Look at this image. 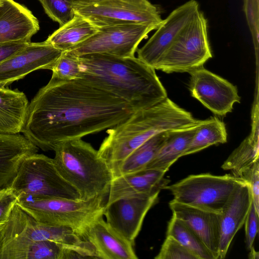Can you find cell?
<instances>
[{"instance_id":"cell-38","label":"cell","mask_w":259,"mask_h":259,"mask_svg":"<svg viewBox=\"0 0 259 259\" xmlns=\"http://www.w3.org/2000/svg\"><path fill=\"white\" fill-rule=\"evenodd\" d=\"M100 0H72L73 3L80 4V3H88L93 2Z\"/></svg>"},{"instance_id":"cell-7","label":"cell","mask_w":259,"mask_h":259,"mask_svg":"<svg viewBox=\"0 0 259 259\" xmlns=\"http://www.w3.org/2000/svg\"><path fill=\"white\" fill-rule=\"evenodd\" d=\"M211 58L207 20L199 10L164 54L155 70L167 73L189 72L203 66Z\"/></svg>"},{"instance_id":"cell-35","label":"cell","mask_w":259,"mask_h":259,"mask_svg":"<svg viewBox=\"0 0 259 259\" xmlns=\"http://www.w3.org/2000/svg\"><path fill=\"white\" fill-rule=\"evenodd\" d=\"M18 196L10 186L0 190V225L8 220Z\"/></svg>"},{"instance_id":"cell-24","label":"cell","mask_w":259,"mask_h":259,"mask_svg":"<svg viewBox=\"0 0 259 259\" xmlns=\"http://www.w3.org/2000/svg\"><path fill=\"white\" fill-rule=\"evenodd\" d=\"M199 124L168 131L162 145L146 168L159 169L166 172L174 163L183 156Z\"/></svg>"},{"instance_id":"cell-29","label":"cell","mask_w":259,"mask_h":259,"mask_svg":"<svg viewBox=\"0 0 259 259\" xmlns=\"http://www.w3.org/2000/svg\"><path fill=\"white\" fill-rule=\"evenodd\" d=\"M166 235L175 238L198 259H214L200 238L183 222L173 215L168 224Z\"/></svg>"},{"instance_id":"cell-15","label":"cell","mask_w":259,"mask_h":259,"mask_svg":"<svg viewBox=\"0 0 259 259\" xmlns=\"http://www.w3.org/2000/svg\"><path fill=\"white\" fill-rule=\"evenodd\" d=\"M159 193L120 198L106 204L103 212L106 222L115 232L135 245L144 218L157 202Z\"/></svg>"},{"instance_id":"cell-26","label":"cell","mask_w":259,"mask_h":259,"mask_svg":"<svg viewBox=\"0 0 259 259\" xmlns=\"http://www.w3.org/2000/svg\"><path fill=\"white\" fill-rule=\"evenodd\" d=\"M227 141L224 122L216 116L201 120L183 156L199 152L208 147Z\"/></svg>"},{"instance_id":"cell-19","label":"cell","mask_w":259,"mask_h":259,"mask_svg":"<svg viewBox=\"0 0 259 259\" xmlns=\"http://www.w3.org/2000/svg\"><path fill=\"white\" fill-rule=\"evenodd\" d=\"M37 18L14 0L0 1V43L30 42L39 30Z\"/></svg>"},{"instance_id":"cell-31","label":"cell","mask_w":259,"mask_h":259,"mask_svg":"<svg viewBox=\"0 0 259 259\" xmlns=\"http://www.w3.org/2000/svg\"><path fill=\"white\" fill-rule=\"evenodd\" d=\"M45 13L60 26L70 21L75 16L72 0H38Z\"/></svg>"},{"instance_id":"cell-22","label":"cell","mask_w":259,"mask_h":259,"mask_svg":"<svg viewBox=\"0 0 259 259\" xmlns=\"http://www.w3.org/2000/svg\"><path fill=\"white\" fill-rule=\"evenodd\" d=\"M38 149L19 133L0 134V190L11 186L22 161Z\"/></svg>"},{"instance_id":"cell-2","label":"cell","mask_w":259,"mask_h":259,"mask_svg":"<svg viewBox=\"0 0 259 259\" xmlns=\"http://www.w3.org/2000/svg\"><path fill=\"white\" fill-rule=\"evenodd\" d=\"M78 58L79 78L124 100L136 110L167 98L155 70L135 56L121 58L95 53Z\"/></svg>"},{"instance_id":"cell-21","label":"cell","mask_w":259,"mask_h":259,"mask_svg":"<svg viewBox=\"0 0 259 259\" xmlns=\"http://www.w3.org/2000/svg\"><path fill=\"white\" fill-rule=\"evenodd\" d=\"M63 252L62 244L56 242L33 241L2 232L0 259H60Z\"/></svg>"},{"instance_id":"cell-27","label":"cell","mask_w":259,"mask_h":259,"mask_svg":"<svg viewBox=\"0 0 259 259\" xmlns=\"http://www.w3.org/2000/svg\"><path fill=\"white\" fill-rule=\"evenodd\" d=\"M168 132L154 136L133 151L120 164L114 177L145 169L162 145Z\"/></svg>"},{"instance_id":"cell-20","label":"cell","mask_w":259,"mask_h":259,"mask_svg":"<svg viewBox=\"0 0 259 259\" xmlns=\"http://www.w3.org/2000/svg\"><path fill=\"white\" fill-rule=\"evenodd\" d=\"M101 215L88 227L84 239L94 247L97 257L103 259H137L134 245L115 232Z\"/></svg>"},{"instance_id":"cell-13","label":"cell","mask_w":259,"mask_h":259,"mask_svg":"<svg viewBox=\"0 0 259 259\" xmlns=\"http://www.w3.org/2000/svg\"><path fill=\"white\" fill-rule=\"evenodd\" d=\"M188 73L191 96L214 114L224 116L240 102L236 86L203 66Z\"/></svg>"},{"instance_id":"cell-30","label":"cell","mask_w":259,"mask_h":259,"mask_svg":"<svg viewBox=\"0 0 259 259\" xmlns=\"http://www.w3.org/2000/svg\"><path fill=\"white\" fill-rule=\"evenodd\" d=\"M51 70L52 76L59 79L71 80L79 78L80 70L78 56L69 51H63Z\"/></svg>"},{"instance_id":"cell-28","label":"cell","mask_w":259,"mask_h":259,"mask_svg":"<svg viewBox=\"0 0 259 259\" xmlns=\"http://www.w3.org/2000/svg\"><path fill=\"white\" fill-rule=\"evenodd\" d=\"M258 160V126L235 149L222 165L224 170L232 172L245 168Z\"/></svg>"},{"instance_id":"cell-39","label":"cell","mask_w":259,"mask_h":259,"mask_svg":"<svg viewBox=\"0 0 259 259\" xmlns=\"http://www.w3.org/2000/svg\"><path fill=\"white\" fill-rule=\"evenodd\" d=\"M4 224L0 225V241L2 238Z\"/></svg>"},{"instance_id":"cell-36","label":"cell","mask_w":259,"mask_h":259,"mask_svg":"<svg viewBox=\"0 0 259 259\" xmlns=\"http://www.w3.org/2000/svg\"><path fill=\"white\" fill-rule=\"evenodd\" d=\"M29 42L16 41L0 43V63L24 48Z\"/></svg>"},{"instance_id":"cell-6","label":"cell","mask_w":259,"mask_h":259,"mask_svg":"<svg viewBox=\"0 0 259 259\" xmlns=\"http://www.w3.org/2000/svg\"><path fill=\"white\" fill-rule=\"evenodd\" d=\"M10 187L17 196L81 199L77 191L59 174L53 158L37 153L22 161Z\"/></svg>"},{"instance_id":"cell-9","label":"cell","mask_w":259,"mask_h":259,"mask_svg":"<svg viewBox=\"0 0 259 259\" xmlns=\"http://www.w3.org/2000/svg\"><path fill=\"white\" fill-rule=\"evenodd\" d=\"M75 13L97 28L121 24H150L162 22L158 9L148 0H100L73 3Z\"/></svg>"},{"instance_id":"cell-34","label":"cell","mask_w":259,"mask_h":259,"mask_svg":"<svg viewBox=\"0 0 259 259\" xmlns=\"http://www.w3.org/2000/svg\"><path fill=\"white\" fill-rule=\"evenodd\" d=\"M258 217L259 213L252 201L244 222L246 244L249 250L253 248L254 241L258 231Z\"/></svg>"},{"instance_id":"cell-32","label":"cell","mask_w":259,"mask_h":259,"mask_svg":"<svg viewBox=\"0 0 259 259\" xmlns=\"http://www.w3.org/2000/svg\"><path fill=\"white\" fill-rule=\"evenodd\" d=\"M235 177L242 180L248 185L256 211L259 213V162L256 161L252 164L238 171L232 172Z\"/></svg>"},{"instance_id":"cell-40","label":"cell","mask_w":259,"mask_h":259,"mask_svg":"<svg viewBox=\"0 0 259 259\" xmlns=\"http://www.w3.org/2000/svg\"><path fill=\"white\" fill-rule=\"evenodd\" d=\"M1 1V0H0Z\"/></svg>"},{"instance_id":"cell-23","label":"cell","mask_w":259,"mask_h":259,"mask_svg":"<svg viewBox=\"0 0 259 259\" xmlns=\"http://www.w3.org/2000/svg\"><path fill=\"white\" fill-rule=\"evenodd\" d=\"M29 104L23 92L0 87V134L22 132Z\"/></svg>"},{"instance_id":"cell-37","label":"cell","mask_w":259,"mask_h":259,"mask_svg":"<svg viewBox=\"0 0 259 259\" xmlns=\"http://www.w3.org/2000/svg\"><path fill=\"white\" fill-rule=\"evenodd\" d=\"M248 257L250 259H258L259 253L258 251H256L253 247L249 250Z\"/></svg>"},{"instance_id":"cell-8","label":"cell","mask_w":259,"mask_h":259,"mask_svg":"<svg viewBox=\"0 0 259 259\" xmlns=\"http://www.w3.org/2000/svg\"><path fill=\"white\" fill-rule=\"evenodd\" d=\"M245 183L233 175H192L163 189L169 191L180 203L221 213L235 189Z\"/></svg>"},{"instance_id":"cell-16","label":"cell","mask_w":259,"mask_h":259,"mask_svg":"<svg viewBox=\"0 0 259 259\" xmlns=\"http://www.w3.org/2000/svg\"><path fill=\"white\" fill-rule=\"evenodd\" d=\"M172 215L186 224L218 259L221 236V213L179 202L169 203Z\"/></svg>"},{"instance_id":"cell-3","label":"cell","mask_w":259,"mask_h":259,"mask_svg":"<svg viewBox=\"0 0 259 259\" xmlns=\"http://www.w3.org/2000/svg\"><path fill=\"white\" fill-rule=\"evenodd\" d=\"M200 120L168 98L135 111L121 123L107 130L108 136L98 150L113 177L122 162L154 136L164 132L198 124Z\"/></svg>"},{"instance_id":"cell-1","label":"cell","mask_w":259,"mask_h":259,"mask_svg":"<svg viewBox=\"0 0 259 259\" xmlns=\"http://www.w3.org/2000/svg\"><path fill=\"white\" fill-rule=\"evenodd\" d=\"M136 111L124 100L81 78L52 76L29 103L22 133L43 151H54L61 142L107 130Z\"/></svg>"},{"instance_id":"cell-14","label":"cell","mask_w":259,"mask_h":259,"mask_svg":"<svg viewBox=\"0 0 259 259\" xmlns=\"http://www.w3.org/2000/svg\"><path fill=\"white\" fill-rule=\"evenodd\" d=\"M62 52L46 40L29 42L0 63V87H5L36 70H51Z\"/></svg>"},{"instance_id":"cell-33","label":"cell","mask_w":259,"mask_h":259,"mask_svg":"<svg viewBox=\"0 0 259 259\" xmlns=\"http://www.w3.org/2000/svg\"><path fill=\"white\" fill-rule=\"evenodd\" d=\"M155 259H198L197 256L169 235L166 237Z\"/></svg>"},{"instance_id":"cell-4","label":"cell","mask_w":259,"mask_h":259,"mask_svg":"<svg viewBox=\"0 0 259 259\" xmlns=\"http://www.w3.org/2000/svg\"><path fill=\"white\" fill-rule=\"evenodd\" d=\"M54 151L56 169L77 191L81 199L108 195L112 172L90 143L81 139L67 140L58 144Z\"/></svg>"},{"instance_id":"cell-18","label":"cell","mask_w":259,"mask_h":259,"mask_svg":"<svg viewBox=\"0 0 259 259\" xmlns=\"http://www.w3.org/2000/svg\"><path fill=\"white\" fill-rule=\"evenodd\" d=\"M252 199L248 184L234 190L221 212V236L218 259L225 257L235 235L244 224Z\"/></svg>"},{"instance_id":"cell-12","label":"cell","mask_w":259,"mask_h":259,"mask_svg":"<svg viewBox=\"0 0 259 259\" xmlns=\"http://www.w3.org/2000/svg\"><path fill=\"white\" fill-rule=\"evenodd\" d=\"M199 10V5L195 0H190L174 10L162 20L147 42L137 49V58L155 70L164 54Z\"/></svg>"},{"instance_id":"cell-25","label":"cell","mask_w":259,"mask_h":259,"mask_svg":"<svg viewBox=\"0 0 259 259\" xmlns=\"http://www.w3.org/2000/svg\"><path fill=\"white\" fill-rule=\"evenodd\" d=\"M97 29L87 19L75 13L70 21L60 26L46 41L57 49L70 51L92 36Z\"/></svg>"},{"instance_id":"cell-5","label":"cell","mask_w":259,"mask_h":259,"mask_svg":"<svg viewBox=\"0 0 259 259\" xmlns=\"http://www.w3.org/2000/svg\"><path fill=\"white\" fill-rule=\"evenodd\" d=\"M107 196L84 200L42 198L20 194L16 203L37 221L70 228L84 239L89 226L103 215Z\"/></svg>"},{"instance_id":"cell-17","label":"cell","mask_w":259,"mask_h":259,"mask_svg":"<svg viewBox=\"0 0 259 259\" xmlns=\"http://www.w3.org/2000/svg\"><path fill=\"white\" fill-rule=\"evenodd\" d=\"M166 172L159 169L145 168L114 177L106 204L120 198L160 192L170 182L169 179L164 178Z\"/></svg>"},{"instance_id":"cell-11","label":"cell","mask_w":259,"mask_h":259,"mask_svg":"<svg viewBox=\"0 0 259 259\" xmlns=\"http://www.w3.org/2000/svg\"><path fill=\"white\" fill-rule=\"evenodd\" d=\"M3 233L21 236L33 241L50 240L76 248L90 258L96 257L92 244L70 228L40 223L16 203L7 222Z\"/></svg>"},{"instance_id":"cell-10","label":"cell","mask_w":259,"mask_h":259,"mask_svg":"<svg viewBox=\"0 0 259 259\" xmlns=\"http://www.w3.org/2000/svg\"><path fill=\"white\" fill-rule=\"evenodd\" d=\"M157 27L154 25L134 24L97 28L95 34L69 51L77 56L97 53L134 57L141 41Z\"/></svg>"}]
</instances>
